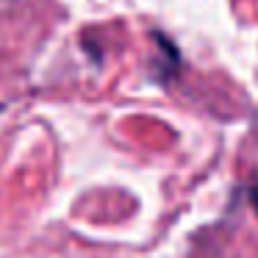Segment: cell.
<instances>
[{
    "instance_id": "obj_1",
    "label": "cell",
    "mask_w": 258,
    "mask_h": 258,
    "mask_svg": "<svg viewBox=\"0 0 258 258\" xmlns=\"http://www.w3.org/2000/svg\"><path fill=\"white\" fill-rule=\"evenodd\" d=\"M153 39L158 42V56H161V64H153L156 67V78L158 81H169L178 75L180 70V56H178V47L161 34H153Z\"/></svg>"
},
{
    "instance_id": "obj_2",
    "label": "cell",
    "mask_w": 258,
    "mask_h": 258,
    "mask_svg": "<svg viewBox=\"0 0 258 258\" xmlns=\"http://www.w3.org/2000/svg\"><path fill=\"white\" fill-rule=\"evenodd\" d=\"M250 206H252V211L258 214V183L250 186Z\"/></svg>"
}]
</instances>
